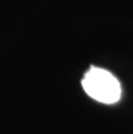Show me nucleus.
<instances>
[{"label": "nucleus", "mask_w": 133, "mask_h": 134, "mask_svg": "<svg viewBox=\"0 0 133 134\" xmlns=\"http://www.w3.org/2000/svg\"><path fill=\"white\" fill-rule=\"evenodd\" d=\"M86 93L99 103L114 104L121 98V84L109 70L91 66L82 80Z\"/></svg>", "instance_id": "nucleus-1"}]
</instances>
